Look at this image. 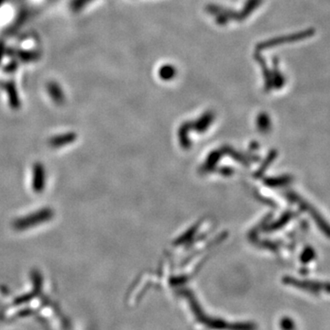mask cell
Instances as JSON below:
<instances>
[{"mask_svg":"<svg viewBox=\"0 0 330 330\" xmlns=\"http://www.w3.org/2000/svg\"><path fill=\"white\" fill-rule=\"evenodd\" d=\"M257 326L252 322H238L228 324V330H256Z\"/></svg>","mask_w":330,"mask_h":330,"instance_id":"obj_2","label":"cell"},{"mask_svg":"<svg viewBox=\"0 0 330 330\" xmlns=\"http://www.w3.org/2000/svg\"><path fill=\"white\" fill-rule=\"evenodd\" d=\"M280 327L282 330H296V325L295 322L289 317V316H284L282 317L280 321Z\"/></svg>","mask_w":330,"mask_h":330,"instance_id":"obj_3","label":"cell"},{"mask_svg":"<svg viewBox=\"0 0 330 330\" xmlns=\"http://www.w3.org/2000/svg\"><path fill=\"white\" fill-rule=\"evenodd\" d=\"M287 282L289 283H292L294 285H295L296 287H299L301 289L311 292V293H318L319 291L324 289L325 290V283H319V282H299L296 280L291 279L288 280Z\"/></svg>","mask_w":330,"mask_h":330,"instance_id":"obj_1","label":"cell"}]
</instances>
